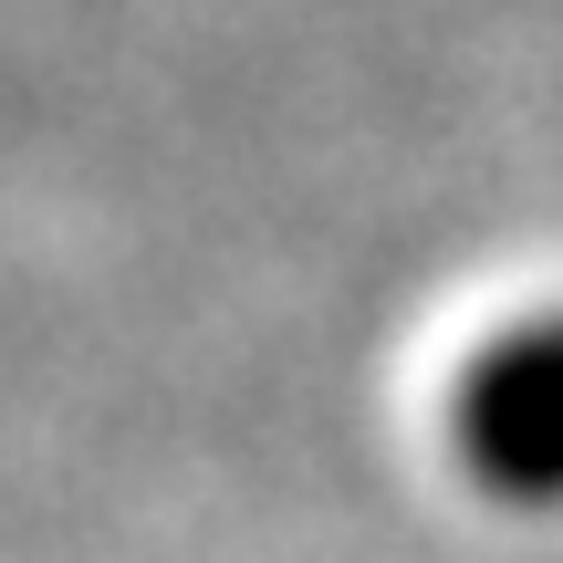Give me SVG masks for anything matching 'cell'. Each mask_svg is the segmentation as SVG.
<instances>
[{
  "mask_svg": "<svg viewBox=\"0 0 563 563\" xmlns=\"http://www.w3.org/2000/svg\"><path fill=\"white\" fill-rule=\"evenodd\" d=\"M449 449L490 501H563V313H511L460 355Z\"/></svg>",
  "mask_w": 563,
  "mask_h": 563,
  "instance_id": "obj_1",
  "label": "cell"
}]
</instances>
